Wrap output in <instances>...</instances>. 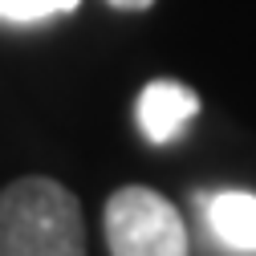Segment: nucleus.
Instances as JSON below:
<instances>
[{
  "label": "nucleus",
  "mask_w": 256,
  "mask_h": 256,
  "mask_svg": "<svg viewBox=\"0 0 256 256\" xmlns=\"http://www.w3.org/2000/svg\"><path fill=\"white\" fill-rule=\"evenodd\" d=\"M0 256H86V220L70 187L24 175L0 191Z\"/></svg>",
  "instance_id": "1"
},
{
  "label": "nucleus",
  "mask_w": 256,
  "mask_h": 256,
  "mask_svg": "<svg viewBox=\"0 0 256 256\" xmlns=\"http://www.w3.org/2000/svg\"><path fill=\"white\" fill-rule=\"evenodd\" d=\"M110 256H187V224L154 187H118L102 212Z\"/></svg>",
  "instance_id": "2"
},
{
  "label": "nucleus",
  "mask_w": 256,
  "mask_h": 256,
  "mask_svg": "<svg viewBox=\"0 0 256 256\" xmlns=\"http://www.w3.org/2000/svg\"><path fill=\"white\" fill-rule=\"evenodd\" d=\"M196 114H200V94L183 82L158 78V82H146L138 94V130L154 146L175 142Z\"/></svg>",
  "instance_id": "3"
},
{
  "label": "nucleus",
  "mask_w": 256,
  "mask_h": 256,
  "mask_svg": "<svg viewBox=\"0 0 256 256\" xmlns=\"http://www.w3.org/2000/svg\"><path fill=\"white\" fill-rule=\"evenodd\" d=\"M208 228L232 252H256V196L252 191H220L208 200Z\"/></svg>",
  "instance_id": "4"
},
{
  "label": "nucleus",
  "mask_w": 256,
  "mask_h": 256,
  "mask_svg": "<svg viewBox=\"0 0 256 256\" xmlns=\"http://www.w3.org/2000/svg\"><path fill=\"white\" fill-rule=\"evenodd\" d=\"M82 0H0V20L8 24H37L61 12H74Z\"/></svg>",
  "instance_id": "5"
},
{
  "label": "nucleus",
  "mask_w": 256,
  "mask_h": 256,
  "mask_svg": "<svg viewBox=\"0 0 256 256\" xmlns=\"http://www.w3.org/2000/svg\"><path fill=\"white\" fill-rule=\"evenodd\" d=\"M110 8H118V12H146L154 0H106Z\"/></svg>",
  "instance_id": "6"
}]
</instances>
